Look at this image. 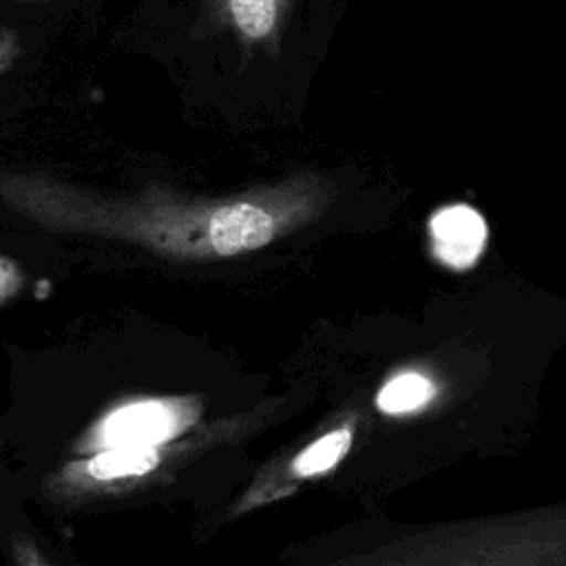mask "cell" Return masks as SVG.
<instances>
[{"label":"cell","mask_w":566,"mask_h":566,"mask_svg":"<svg viewBox=\"0 0 566 566\" xmlns=\"http://www.w3.org/2000/svg\"><path fill=\"white\" fill-rule=\"evenodd\" d=\"M332 195V184L314 170L223 197L188 195L157 181L133 195H108L38 170H0V203L18 217L51 232L133 243L181 263L263 250L316 221Z\"/></svg>","instance_id":"6da1fadb"},{"label":"cell","mask_w":566,"mask_h":566,"mask_svg":"<svg viewBox=\"0 0 566 566\" xmlns=\"http://www.w3.org/2000/svg\"><path fill=\"white\" fill-rule=\"evenodd\" d=\"M429 234L436 259L453 270L471 268L486 245V223L467 203L440 208L429 219Z\"/></svg>","instance_id":"7a4b0ae2"},{"label":"cell","mask_w":566,"mask_h":566,"mask_svg":"<svg viewBox=\"0 0 566 566\" xmlns=\"http://www.w3.org/2000/svg\"><path fill=\"white\" fill-rule=\"evenodd\" d=\"M179 409L164 400H146L113 411L102 427L104 444L113 447H153L170 438L179 427Z\"/></svg>","instance_id":"3957f363"},{"label":"cell","mask_w":566,"mask_h":566,"mask_svg":"<svg viewBox=\"0 0 566 566\" xmlns=\"http://www.w3.org/2000/svg\"><path fill=\"white\" fill-rule=\"evenodd\" d=\"M153 447H113L88 460V473L97 480H115L124 475H142L157 467Z\"/></svg>","instance_id":"277c9868"},{"label":"cell","mask_w":566,"mask_h":566,"mask_svg":"<svg viewBox=\"0 0 566 566\" xmlns=\"http://www.w3.org/2000/svg\"><path fill=\"white\" fill-rule=\"evenodd\" d=\"M433 385L429 378L407 371L391 378L378 394L376 402L385 413H405L427 405L433 396Z\"/></svg>","instance_id":"5b68a950"},{"label":"cell","mask_w":566,"mask_h":566,"mask_svg":"<svg viewBox=\"0 0 566 566\" xmlns=\"http://www.w3.org/2000/svg\"><path fill=\"white\" fill-rule=\"evenodd\" d=\"M349 442H352L349 429L329 431L327 436H323L314 444H310L303 453H298V458L294 460V471L298 475H314V473L332 469L343 458V453L349 449Z\"/></svg>","instance_id":"8992f818"},{"label":"cell","mask_w":566,"mask_h":566,"mask_svg":"<svg viewBox=\"0 0 566 566\" xmlns=\"http://www.w3.org/2000/svg\"><path fill=\"white\" fill-rule=\"evenodd\" d=\"M22 287H24L22 268L13 259L0 254V305L18 296Z\"/></svg>","instance_id":"52a82bcc"},{"label":"cell","mask_w":566,"mask_h":566,"mask_svg":"<svg viewBox=\"0 0 566 566\" xmlns=\"http://www.w3.org/2000/svg\"><path fill=\"white\" fill-rule=\"evenodd\" d=\"M20 38L13 29L2 27L0 29V77L15 64V60L20 57Z\"/></svg>","instance_id":"ba28073f"}]
</instances>
